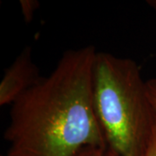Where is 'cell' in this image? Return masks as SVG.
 Instances as JSON below:
<instances>
[{
	"mask_svg": "<svg viewBox=\"0 0 156 156\" xmlns=\"http://www.w3.org/2000/svg\"><path fill=\"white\" fill-rule=\"evenodd\" d=\"M96 53L93 45L65 51L49 76L11 104L6 155L72 156L88 146L107 147L93 104Z\"/></svg>",
	"mask_w": 156,
	"mask_h": 156,
	"instance_id": "1",
	"label": "cell"
},
{
	"mask_svg": "<svg viewBox=\"0 0 156 156\" xmlns=\"http://www.w3.org/2000/svg\"><path fill=\"white\" fill-rule=\"evenodd\" d=\"M92 93L108 150L115 156H145L156 112L138 64L130 58L97 51Z\"/></svg>",
	"mask_w": 156,
	"mask_h": 156,
	"instance_id": "2",
	"label": "cell"
},
{
	"mask_svg": "<svg viewBox=\"0 0 156 156\" xmlns=\"http://www.w3.org/2000/svg\"><path fill=\"white\" fill-rule=\"evenodd\" d=\"M42 77L33 61L31 47H25L5 72L0 83V105H11Z\"/></svg>",
	"mask_w": 156,
	"mask_h": 156,
	"instance_id": "3",
	"label": "cell"
},
{
	"mask_svg": "<svg viewBox=\"0 0 156 156\" xmlns=\"http://www.w3.org/2000/svg\"><path fill=\"white\" fill-rule=\"evenodd\" d=\"M72 156H115L108 150L107 147L88 146L81 148Z\"/></svg>",
	"mask_w": 156,
	"mask_h": 156,
	"instance_id": "4",
	"label": "cell"
},
{
	"mask_svg": "<svg viewBox=\"0 0 156 156\" xmlns=\"http://www.w3.org/2000/svg\"><path fill=\"white\" fill-rule=\"evenodd\" d=\"M147 90L148 98L156 112V78L147 81Z\"/></svg>",
	"mask_w": 156,
	"mask_h": 156,
	"instance_id": "5",
	"label": "cell"
},
{
	"mask_svg": "<svg viewBox=\"0 0 156 156\" xmlns=\"http://www.w3.org/2000/svg\"><path fill=\"white\" fill-rule=\"evenodd\" d=\"M145 156H156V120L153 128V133Z\"/></svg>",
	"mask_w": 156,
	"mask_h": 156,
	"instance_id": "6",
	"label": "cell"
},
{
	"mask_svg": "<svg viewBox=\"0 0 156 156\" xmlns=\"http://www.w3.org/2000/svg\"><path fill=\"white\" fill-rule=\"evenodd\" d=\"M5 156H8V155H5Z\"/></svg>",
	"mask_w": 156,
	"mask_h": 156,
	"instance_id": "7",
	"label": "cell"
}]
</instances>
